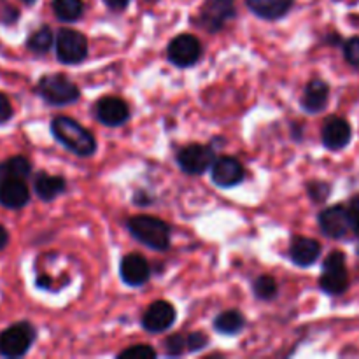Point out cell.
Segmentation results:
<instances>
[{
    "instance_id": "obj_1",
    "label": "cell",
    "mask_w": 359,
    "mask_h": 359,
    "mask_svg": "<svg viewBox=\"0 0 359 359\" xmlns=\"http://www.w3.org/2000/svg\"><path fill=\"white\" fill-rule=\"evenodd\" d=\"M51 132L55 139L60 144H63L67 149L72 151L74 154L91 156L97 149V142H95L93 135L72 118H67V116L55 118L51 123Z\"/></svg>"
},
{
    "instance_id": "obj_2",
    "label": "cell",
    "mask_w": 359,
    "mask_h": 359,
    "mask_svg": "<svg viewBox=\"0 0 359 359\" xmlns=\"http://www.w3.org/2000/svg\"><path fill=\"white\" fill-rule=\"evenodd\" d=\"M128 230L137 241L156 251H165L170 245V228L158 217L133 216L128 221Z\"/></svg>"
},
{
    "instance_id": "obj_3",
    "label": "cell",
    "mask_w": 359,
    "mask_h": 359,
    "mask_svg": "<svg viewBox=\"0 0 359 359\" xmlns=\"http://www.w3.org/2000/svg\"><path fill=\"white\" fill-rule=\"evenodd\" d=\"M37 91L48 104L67 105L79 98V88L63 74H49L37 84Z\"/></svg>"
},
{
    "instance_id": "obj_4",
    "label": "cell",
    "mask_w": 359,
    "mask_h": 359,
    "mask_svg": "<svg viewBox=\"0 0 359 359\" xmlns=\"http://www.w3.org/2000/svg\"><path fill=\"white\" fill-rule=\"evenodd\" d=\"M35 328L30 323H16L0 332V356L21 358L30 351L34 344Z\"/></svg>"
},
{
    "instance_id": "obj_5",
    "label": "cell",
    "mask_w": 359,
    "mask_h": 359,
    "mask_svg": "<svg viewBox=\"0 0 359 359\" xmlns=\"http://www.w3.org/2000/svg\"><path fill=\"white\" fill-rule=\"evenodd\" d=\"M319 286L328 294H342L349 286V273L346 269V256L344 252L335 251L328 255L323 263V276Z\"/></svg>"
},
{
    "instance_id": "obj_6",
    "label": "cell",
    "mask_w": 359,
    "mask_h": 359,
    "mask_svg": "<svg viewBox=\"0 0 359 359\" xmlns=\"http://www.w3.org/2000/svg\"><path fill=\"white\" fill-rule=\"evenodd\" d=\"M56 56L67 65H77L88 55V41L83 34L70 28H60L55 37Z\"/></svg>"
},
{
    "instance_id": "obj_7",
    "label": "cell",
    "mask_w": 359,
    "mask_h": 359,
    "mask_svg": "<svg viewBox=\"0 0 359 359\" xmlns=\"http://www.w3.org/2000/svg\"><path fill=\"white\" fill-rule=\"evenodd\" d=\"M319 226L325 231V235L332 238L346 237L349 231H354L353 216H351L349 207H330L319 214Z\"/></svg>"
},
{
    "instance_id": "obj_8",
    "label": "cell",
    "mask_w": 359,
    "mask_h": 359,
    "mask_svg": "<svg viewBox=\"0 0 359 359\" xmlns=\"http://www.w3.org/2000/svg\"><path fill=\"white\" fill-rule=\"evenodd\" d=\"M168 60L177 67H191L198 62L202 55V44L196 37L189 34L177 35L174 41L168 44L167 49Z\"/></svg>"
},
{
    "instance_id": "obj_9",
    "label": "cell",
    "mask_w": 359,
    "mask_h": 359,
    "mask_svg": "<svg viewBox=\"0 0 359 359\" xmlns=\"http://www.w3.org/2000/svg\"><path fill=\"white\" fill-rule=\"evenodd\" d=\"M235 16L233 0H205L200 11L198 21L205 30L217 32L224 27L228 20Z\"/></svg>"
},
{
    "instance_id": "obj_10",
    "label": "cell",
    "mask_w": 359,
    "mask_h": 359,
    "mask_svg": "<svg viewBox=\"0 0 359 359\" xmlns=\"http://www.w3.org/2000/svg\"><path fill=\"white\" fill-rule=\"evenodd\" d=\"M177 163L186 174L198 175L203 174L214 163V151L209 146L202 144H191L186 146L184 149L179 151Z\"/></svg>"
},
{
    "instance_id": "obj_11",
    "label": "cell",
    "mask_w": 359,
    "mask_h": 359,
    "mask_svg": "<svg viewBox=\"0 0 359 359\" xmlns=\"http://www.w3.org/2000/svg\"><path fill=\"white\" fill-rule=\"evenodd\" d=\"M351 137H353V130L351 125L344 118L339 116H332L325 121L321 132L323 144H325L328 149L332 151H340L351 142Z\"/></svg>"
},
{
    "instance_id": "obj_12",
    "label": "cell",
    "mask_w": 359,
    "mask_h": 359,
    "mask_svg": "<svg viewBox=\"0 0 359 359\" xmlns=\"http://www.w3.org/2000/svg\"><path fill=\"white\" fill-rule=\"evenodd\" d=\"M212 181L221 188H231L244 181V167L231 156H223L212 163Z\"/></svg>"
},
{
    "instance_id": "obj_13",
    "label": "cell",
    "mask_w": 359,
    "mask_h": 359,
    "mask_svg": "<svg viewBox=\"0 0 359 359\" xmlns=\"http://www.w3.org/2000/svg\"><path fill=\"white\" fill-rule=\"evenodd\" d=\"M175 321V309L168 302H154L142 318V326L151 333L167 332Z\"/></svg>"
},
{
    "instance_id": "obj_14",
    "label": "cell",
    "mask_w": 359,
    "mask_h": 359,
    "mask_svg": "<svg viewBox=\"0 0 359 359\" xmlns=\"http://www.w3.org/2000/svg\"><path fill=\"white\" fill-rule=\"evenodd\" d=\"M95 112H97L98 121L107 126L123 125L130 116L126 102H123L118 97H105L98 100L97 105H95Z\"/></svg>"
},
{
    "instance_id": "obj_15",
    "label": "cell",
    "mask_w": 359,
    "mask_h": 359,
    "mask_svg": "<svg viewBox=\"0 0 359 359\" xmlns=\"http://www.w3.org/2000/svg\"><path fill=\"white\" fill-rule=\"evenodd\" d=\"M30 200V191L23 179L0 181V205L6 209H21Z\"/></svg>"
},
{
    "instance_id": "obj_16",
    "label": "cell",
    "mask_w": 359,
    "mask_h": 359,
    "mask_svg": "<svg viewBox=\"0 0 359 359\" xmlns=\"http://www.w3.org/2000/svg\"><path fill=\"white\" fill-rule=\"evenodd\" d=\"M119 272H121V279L128 286L133 287L142 286L151 277L149 265H147V262L140 255L125 256L121 262V266H119Z\"/></svg>"
},
{
    "instance_id": "obj_17",
    "label": "cell",
    "mask_w": 359,
    "mask_h": 359,
    "mask_svg": "<svg viewBox=\"0 0 359 359\" xmlns=\"http://www.w3.org/2000/svg\"><path fill=\"white\" fill-rule=\"evenodd\" d=\"M321 255V245L318 241L309 237H294L291 242L290 256L298 266H311L318 262Z\"/></svg>"
},
{
    "instance_id": "obj_18",
    "label": "cell",
    "mask_w": 359,
    "mask_h": 359,
    "mask_svg": "<svg viewBox=\"0 0 359 359\" xmlns=\"http://www.w3.org/2000/svg\"><path fill=\"white\" fill-rule=\"evenodd\" d=\"M330 98V86L321 79H314L307 84L304 95H302V107L307 112H316L323 111L328 104Z\"/></svg>"
},
{
    "instance_id": "obj_19",
    "label": "cell",
    "mask_w": 359,
    "mask_h": 359,
    "mask_svg": "<svg viewBox=\"0 0 359 359\" xmlns=\"http://www.w3.org/2000/svg\"><path fill=\"white\" fill-rule=\"evenodd\" d=\"M294 0H245L249 9L263 20H279L291 9Z\"/></svg>"
},
{
    "instance_id": "obj_20",
    "label": "cell",
    "mask_w": 359,
    "mask_h": 359,
    "mask_svg": "<svg viewBox=\"0 0 359 359\" xmlns=\"http://www.w3.org/2000/svg\"><path fill=\"white\" fill-rule=\"evenodd\" d=\"M65 179L58 177V175H49L46 172H41L37 177L34 179V189L37 196L44 202H51L56 196L62 195L65 191Z\"/></svg>"
},
{
    "instance_id": "obj_21",
    "label": "cell",
    "mask_w": 359,
    "mask_h": 359,
    "mask_svg": "<svg viewBox=\"0 0 359 359\" xmlns=\"http://www.w3.org/2000/svg\"><path fill=\"white\" fill-rule=\"evenodd\" d=\"M30 161L23 156H13L9 160L0 163V181H7V179H23L27 181L30 177Z\"/></svg>"
},
{
    "instance_id": "obj_22",
    "label": "cell",
    "mask_w": 359,
    "mask_h": 359,
    "mask_svg": "<svg viewBox=\"0 0 359 359\" xmlns=\"http://www.w3.org/2000/svg\"><path fill=\"white\" fill-rule=\"evenodd\" d=\"M245 325L244 316L238 311H226L223 314H219L214 321V328L219 333H224V335H235V333L241 332Z\"/></svg>"
},
{
    "instance_id": "obj_23",
    "label": "cell",
    "mask_w": 359,
    "mask_h": 359,
    "mask_svg": "<svg viewBox=\"0 0 359 359\" xmlns=\"http://www.w3.org/2000/svg\"><path fill=\"white\" fill-rule=\"evenodd\" d=\"M53 11L58 20L72 23L83 16L84 6L81 0H53Z\"/></svg>"
},
{
    "instance_id": "obj_24",
    "label": "cell",
    "mask_w": 359,
    "mask_h": 359,
    "mask_svg": "<svg viewBox=\"0 0 359 359\" xmlns=\"http://www.w3.org/2000/svg\"><path fill=\"white\" fill-rule=\"evenodd\" d=\"M53 41H55V37H53L51 28L41 27L28 37L27 46L30 51L37 53V55H44V53H48L49 48L53 46Z\"/></svg>"
},
{
    "instance_id": "obj_25",
    "label": "cell",
    "mask_w": 359,
    "mask_h": 359,
    "mask_svg": "<svg viewBox=\"0 0 359 359\" xmlns=\"http://www.w3.org/2000/svg\"><path fill=\"white\" fill-rule=\"evenodd\" d=\"M255 294L262 300H270L277 294V284L270 276H262L255 280Z\"/></svg>"
},
{
    "instance_id": "obj_26",
    "label": "cell",
    "mask_w": 359,
    "mask_h": 359,
    "mask_svg": "<svg viewBox=\"0 0 359 359\" xmlns=\"http://www.w3.org/2000/svg\"><path fill=\"white\" fill-rule=\"evenodd\" d=\"M121 359H153L156 358V351L149 346H133L130 349L119 353Z\"/></svg>"
},
{
    "instance_id": "obj_27",
    "label": "cell",
    "mask_w": 359,
    "mask_h": 359,
    "mask_svg": "<svg viewBox=\"0 0 359 359\" xmlns=\"http://www.w3.org/2000/svg\"><path fill=\"white\" fill-rule=\"evenodd\" d=\"M165 349L170 356H177V354L184 353V349H188V342H186V337L182 335H172L168 337L167 342H165Z\"/></svg>"
},
{
    "instance_id": "obj_28",
    "label": "cell",
    "mask_w": 359,
    "mask_h": 359,
    "mask_svg": "<svg viewBox=\"0 0 359 359\" xmlns=\"http://www.w3.org/2000/svg\"><path fill=\"white\" fill-rule=\"evenodd\" d=\"M346 58L351 65L359 67V37H353L346 42Z\"/></svg>"
},
{
    "instance_id": "obj_29",
    "label": "cell",
    "mask_w": 359,
    "mask_h": 359,
    "mask_svg": "<svg viewBox=\"0 0 359 359\" xmlns=\"http://www.w3.org/2000/svg\"><path fill=\"white\" fill-rule=\"evenodd\" d=\"M309 195L318 200V202H321L330 195V186L325 184V182H312V184H309Z\"/></svg>"
},
{
    "instance_id": "obj_30",
    "label": "cell",
    "mask_w": 359,
    "mask_h": 359,
    "mask_svg": "<svg viewBox=\"0 0 359 359\" xmlns=\"http://www.w3.org/2000/svg\"><path fill=\"white\" fill-rule=\"evenodd\" d=\"M186 342H188V349L189 351H200L207 346V337L203 333L195 332L191 335L186 337Z\"/></svg>"
},
{
    "instance_id": "obj_31",
    "label": "cell",
    "mask_w": 359,
    "mask_h": 359,
    "mask_svg": "<svg viewBox=\"0 0 359 359\" xmlns=\"http://www.w3.org/2000/svg\"><path fill=\"white\" fill-rule=\"evenodd\" d=\"M11 118H13V105L6 95L0 93V125L9 121Z\"/></svg>"
},
{
    "instance_id": "obj_32",
    "label": "cell",
    "mask_w": 359,
    "mask_h": 359,
    "mask_svg": "<svg viewBox=\"0 0 359 359\" xmlns=\"http://www.w3.org/2000/svg\"><path fill=\"white\" fill-rule=\"evenodd\" d=\"M349 210H351V216H353L354 233L359 235V195H358V196H354V198L351 200Z\"/></svg>"
},
{
    "instance_id": "obj_33",
    "label": "cell",
    "mask_w": 359,
    "mask_h": 359,
    "mask_svg": "<svg viewBox=\"0 0 359 359\" xmlns=\"http://www.w3.org/2000/svg\"><path fill=\"white\" fill-rule=\"evenodd\" d=\"M16 20H18V11L14 9V7L7 6L6 9L2 11V21L6 25H11V23H14Z\"/></svg>"
},
{
    "instance_id": "obj_34",
    "label": "cell",
    "mask_w": 359,
    "mask_h": 359,
    "mask_svg": "<svg viewBox=\"0 0 359 359\" xmlns=\"http://www.w3.org/2000/svg\"><path fill=\"white\" fill-rule=\"evenodd\" d=\"M105 6L112 11H123L130 4V0H104Z\"/></svg>"
},
{
    "instance_id": "obj_35",
    "label": "cell",
    "mask_w": 359,
    "mask_h": 359,
    "mask_svg": "<svg viewBox=\"0 0 359 359\" xmlns=\"http://www.w3.org/2000/svg\"><path fill=\"white\" fill-rule=\"evenodd\" d=\"M7 244H9V233H7L6 228L0 224V251H2Z\"/></svg>"
},
{
    "instance_id": "obj_36",
    "label": "cell",
    "mask_w": 359,
    "mask_h": 359,
    "mask_svg": "<svg viewBox=\"0 0 359 359\" xmlns=\"http://www.w3.org/2000/svg\"><path fill=\"white\" fill-rule=\"evenodd\" d=\"M23 4H27V6H32V4H35V0H21Z\"/></svg>"
},
{
    "instance_id": "obj_37",
    "label": "cell",
    "mask_w": 359,
    "mask_h": 359,
    "mask_svg": "<svg viewBox=\"0 0 359 359\" xmlns=\"http://www.w3.org/2000/svg\"><path fill=\"white\" fill-rule=\"evenodd\" d=\"M358 255H359V248H358Z\"/></svg>"
}]
</instances>
